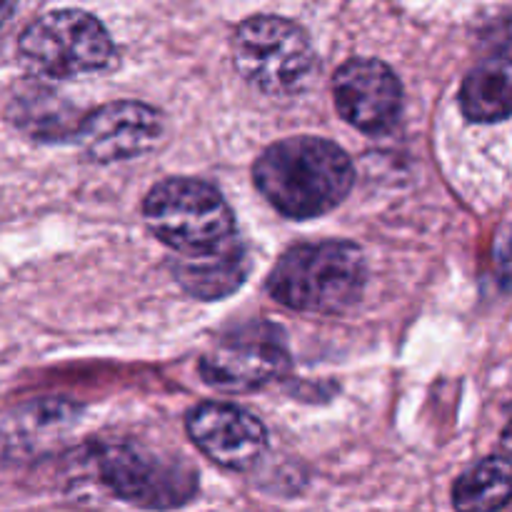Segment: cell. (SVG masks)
Instances as JSON below:
<instances>
[{
  "mask_svg": "<svg viewBox=\"0 0 512 512\" xmlns=\"http://www.w3.org/2000/svg\"><path fill=\"white\" fill-rule=\"evenodd\" d=\"M163 138V115L138 100H115L90 110L75 125L73 140L93 163L138 158Z\"/></svg>",
  "mask_w": 512,
  "mask_h": 512,
  "instance_id": "9",
  "label": "cell"
},
{
  "mask_svg": "<svg viewBox=\"0 0 512 512\" xmlns=\"http://www.w3.org/2000/svg\"><path fill=\"white\" fill-rule=\"evenodd\" d=\"M195 448L225 470H250L268 450V430L248 410L230 403H200L185 418Z\"/></svg>",
  "mask_w": 512,
  "mask_h": 512,
  "instance_id": "10",
  "label": "cell"
},
{
  "mask_svg": "<svg viewBox=\"0 0 512 512\" xmlns=\"http://www.w3.org/2000/svg\"><path fill=\"white\" fill-rule=\"evenodd\" d=\"M10 118L38 140H73L78 120L70 118V108L50 90L33 88L15 95Z\"/></svg>",
  "mask_w": 512,
  "mask_h": 512,
  "instance_id": "15",
  "label": "cell"
},
{
  "mask_svg": "<svg viewBox=\"0 0 512 512\" xmlns=\"http://www.w3.org/2000/svg\"><path fill=\"white\" fill-rule=\"evenodd\" d=\"M510 500V458L493 455L460 475L453 485V503L458 510L488 512L505 508Z\"/></svg>",
  "mask_w": 512,
  "mask_h": 512,
  "instance_id": "14",
  "label": "cell"
},
{
  "mask_svg": "<svg viewBox=\"0 0 512 512\" xmlns=\"http://www.w3.org/2000/svg\"><path fill=\"white\" fill-rule=\"evenodd\" d=\"M20 63L38 78L70 80L118 65V48L95 15L60 8L40 15L18 40Z\"/></svg>",
  "mask_w": 512,
  "mask_h": 512,
  "instance_id": "5",
  "label": "cell"
},
{
  "mask_svg": "<svg viewBox=\"0 0 512 512\" xmlns=\"http://www.w3.org/2000/svg\"><path fill=\"white\" fill-rule=\"evenodd\" d=\"M333 100L345 123L383 135L403 113V83L383 60L350 58L335 70Z\"/></svg>",
  "mask_w": 512,
  "mask_h": 512,
  "instance_id": "8",
  "label": "cell"
},
{
  "mask_svg": "<svg viewBox=\"0 0 512 512\" xmlns=\"http://www.w3.org/2000/svg\"><path fill=\"white\" fill-rule=\"evenodd\" d=\"M293 365L283 328L265 320L225 333L200 358V378L220 393H255L285 378Z\"/></svg>",
  "mask_w": 512,
  "mask_h": 512,
  "instance_id": "6",
  "label": "cell"
},
{
  "mask_svg": "<svg viewBox=\"0 0 512 512\" xmlns=\"http://www.w3.org/2000/svg\"><path fill=\"white\" fill-rule=\"evenodd\" d=\"M355 170L333 140L293 135L265 148L253 165V183L280 215L310 220L348 198Z\"/></svg>",
  "mask_w": 512,
  "mask_h": 512,
  "instance_id": "1",
  "label": "cell"
},
{
  "mask_svg": "<svg viewBox=\"0 0 512 512\" xmlns=\"http://www.w3.org/2000/svg\"><path fill=\"white\" fill-rule=\"evenodd\" d=\"M143 218L150 233L183 258L213 253L235 238L228 200L205 180H160L145 195Z\"/></svg>",
  "mask_w": 512,
  "mask_h": 512,
  "instance_id": "3",
  "label": "cell"
},
{
  "mask_svg": "<svg viewBox=\"0 0 512 512\" xmlns=\"http://www.w3.org/2000/svg\"><path fill=\"white\" fill-rule=\"evenodd\" d=\"M233 63L245 83L273 98L305 93L318 73L308 33L280 15H253L235 28Z\"/></svg>",
  "mask_w": 512,
  "mask_h": 512,
  "instance_id": "4",
  "label": "cell"
},
{
  "mask_svg": "<svg viewBox=\"0 0 512 512\" xmlns=\"http://www.w3.org/2000/svg\"><path fill=\"white\" fill-rule=\"evenodd\" d=\"M15 5H18V0H0V25L13 15Z\"/></svg>",
  "mask_w": 512,
  "mask_h": 512,
  "instance_id": "16",
  "label": "cell"
},
{
  "mask_svg": "<svg viewBox=\"0 0 512 512\" xmlns=\"http://www.w3.org/2000/svg\"><path fill=\"white\" fill-rule=\"evenodd\" d=\"M510 53L500 50L468 73L460 88V108L473 123H500L510 115Z\"/></svg>",
  "mask_w": 512,
  "mask_h": 512,
  "instance_id": "12",
  "label": "cell"
},
{
  "mask_svg": "<svg viewBox=\"0 0 512 512\" xmlns=\"http://www.w3.org/2000/svg\"><path fill=\"white\" fill-rule=\"evenodd\" d=\"M75 420H78L75 405L65 400H35L10 415L8 423L0 428V438L10 453L30 455L43 443L68 433Z\"/></svg>",
  "mask_w": 512,
  "mask_h": 512,
  "instance_id": "13",
  "label": "cell"
},
{
  "mask_svg": "<svg viewBox=\"0 0 512 512\" xmlns=\"http://www.w3.org/2000/svg\"><path fill=\"white\" fill-rule=\"evenodd\" d=\"M98 478L115 498L138 508H178L198 490L195 468L138 443H113L100 450Z\"/></svg>",
  "mask_w": 512,
  "mask_h": 512,
  "instance_id": "7",
  "label": "cell"
},
{
  "mask_svg": "<svg viewBox=\"0 0 512 512\" xmlns=\"http://www.w3.org/2000/svg\"><path fill=\"white\" fill-rule=\"evenodd\" d=\"M248 268V250L238 235L213 253L193 255V258L178 255L173 265L178 283L203 300H218L235 293L248 278Z\"/></svg>",
  "mask_w": 512,
  "mask_h": 512,
  "instance_id": "11",
  "label": "cell"
},
{
  "mask_svg": "<svg viewBox=\"0 0 512 512\" xmlns=\"http://www.w3.org/2000/svg\"><path fill=\"white\" fill-rule=\"evenodd\" d=\"M273 300L305 315H343L368 285L363 250L350 240H318L285 250L268 275Z\"/></svg>",
  "mask_w": 512,
  "mask_h": 512,
  "instance_id": "2",
  "label": "cell"
}]
</instances>
